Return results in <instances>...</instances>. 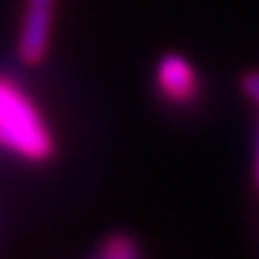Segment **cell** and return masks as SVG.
<instances>
[{"label": "cell", "mask_w": 259, "mask_h": 259, "mask_svg": "<svg viewBox=\"0 0 259 259\" xmlns=\"http://www.w3.org/2000/svg\"><path fill=\"white\" fill-rule=\"evenodd\" d=\"M0 149L30 164H46L56 154V139L43 111L25 88L5 76H0Z\"/></svg>", "instance_id": "obj_1"}, {"label": "cell", "mask_w": 259, "mask_h": 259, "mask_svg": "<svg viewBox=\"0 0 259 259\" xmlns=\"http://www.w3.org/2000/svg\"><path fill=\"white\" fill-rule=\"evenodd\" d=\"M154 86L159 91V96L176 108H189L199 103L204 93V83L196 66L184 53H166L156 61Z\"/></svg>", "instance_id": "obj_2"}, {"label": "cell", "mask_w": 259, "mask_h": 259, "mask_svg": "<svg viewBox=\"0 0 259 259\" xmlns=\"http://www.w3.org/2000/svg\"><path fill=\"white\" fill-rule=\"evenodd\" d=\"M56 5H58V0H25L18 46H15V53H18L23 66L35 68L48 58Z\"/></svg>", "instance_id": "obj_3"}, {"label": "cell", "mask_w": 259, "mask_h": 259, "mask_svg": "<svg viewBox=\"0 0 259 259\" xmlns=\"http://www.w3.org/2000/svg\"><path fill=\"white\" fill-rule=\"evenodd\" d=\"M96 259H141V254H139V247L131 237L113 234L101 244V252Z\"/></svg>", "instance_id": "obj_4"}, {"label": "cell", "mask_w": 259, "mask_h": 259, "mask_svg": "<svg viewBox=\"0 0 259 259\" xmlns=\"http://www.w3.org/2000/svg\"><path fill=\"white\" fill-rule=\"evenodd\" d=\"M242 91H244V96L259 108V71H249V73L242 78Z\"/></svg>", "instance_id": "obj_5"}, {"label": "cell", "mask_w": 259, "mask_h": 259, "mask_svg": "<svg viewBox=\"0 0 259 259\" xmlns=\"http://www.w3.org/2000/svg\"><path fill=\"white\" fill-rule=\"evenodd\" d=\"M254 184L259 189V134H257V146H254Z\"/></svg>", "instance_id": "obj_6"}]
</instances>
